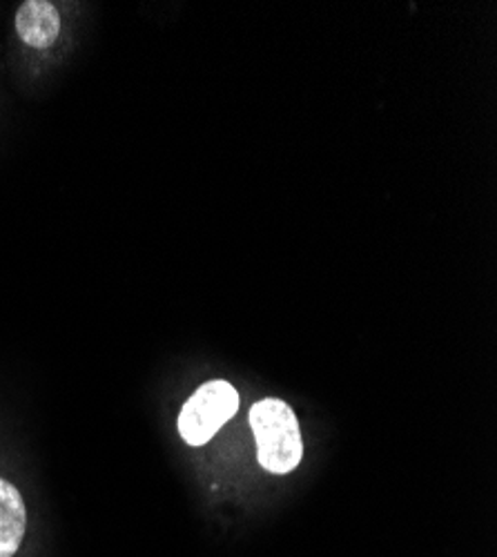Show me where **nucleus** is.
<instances>
[{"label": "nucleus", "instance_id": "nucleus-1", "mask_svg": "<svg viewBox=\"0 0 497 557\" xmlns=\"http://www.w3.org/2000/svg\"><path fill=\"white\" fill-rule=\"evenodd\" d=\"M250 426L257 440L259 463L275 475H288L299 467L303 442L295 410L275 397L257 401L250 408Z\"/></svg>", "mask_w": 497, "mask_h": 557}, {"label": "nucleus", "instance_id": "nucleus-4", "mask_svg": "<svg viewBox=\"0 0 497 557\" xmlns=\"http://www.w3.org/2000/svg\"><path fill=\"white\" fill-rule=\"evenodd\" d=\"M27 529V508L21 491L0 478V557H14Z\"/></svg>", "mask_w": 497, "mask_h": 557}, {"label": "nucleus", "instance_id": "nucleus-2", "mask_svg": "<svg viewBox=\"0 0 497 557\" xmlns=\"http://www.w3.org/2000/svg\"><path fill=\"white\" fill-rule=\"evenodd\" d=\"M239 410V393L233 384L214 380L203 384L181 408L178 433L190 446L208 444Z\"/></svg>", "mask_w": 497, "mask_h": 557}, {"label": "nucleus", "instance_id": "nucleus-3", "mask_svg": "<svg viewBox=\"0 0 497 557\" xmlns=\"http://www.w3.org/2000/svg\"><path fill=\"white\" fill-rule=\"evenodd\" d=\"M16 32L34 50L52 48L61 34V14L48 0H25L16 12Z\"/></svg>", "mask_w": 497, "mask_h": 557}]
</instances>
